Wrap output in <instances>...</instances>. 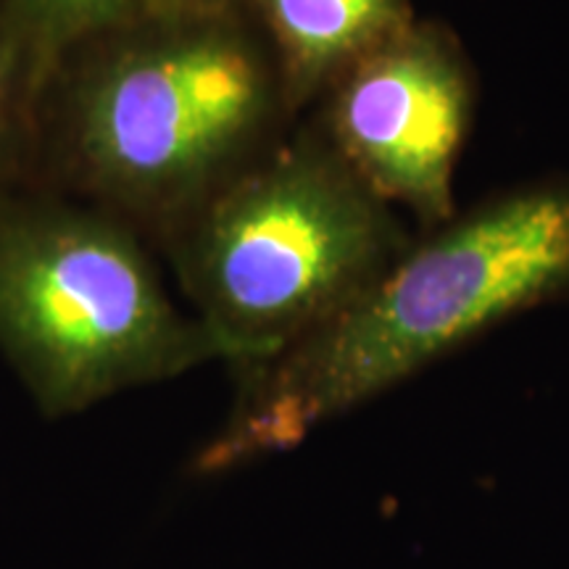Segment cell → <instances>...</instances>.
Wrapping results in <instances>:
<instances>
[{
	"instance_id": "4",
	"label": "cell",
	"mask_w": 569,
	"mask_h": 569,
	"mask_svg": "<svg viewBox=\"0 0 569 569\" xmlns=\"http://www.w3.org/2000/svg\"><path fill=\"white\" fill-rule=\"evenodd\" d=\"M0 351L48 417L227 361L177 309L138 227L17 184L0 188Z\"/></svg>"
},
{
	"instance_id": "9",
	"label": "cell",
	"mask_w": 569,
	"mask_h": 569,
	"mask_svg": "<svg viewBox=\"0 0 569 569\" xmlns=\"http://www.w3.org/2000/svg\"><path fill=\"white\" fill-rule=\"evenodd\" d=\"M230 11V0H146L140 17H184V13Z\"/></svg>"
},
{
	"instance_id": "8",
	"label": "cell",
	"mask_w": 569,
	"mask_h": 569,
	"mask_svg": "<svg viewBox=\"0 0 569 569\" xmlns=\"http://www.w3.org/2000/svg\"><path fill=\"white\" fill-rule=\"evenodd\" d=\"M40 90L24 40L0 9V188L38 156Z\"/></svg>"
},
{
	"instance_id": "3",
	"label": "cell",
	"mask_w": 569,
	"mask_h": 569,
	"mask_svg": "<svg viewBox=\"0 0 569 569\" xmlns=\"http://www.w3.org/2000/svg\"><path fill=\"white\" fill-rule=\"evenodd\" d=\"M240 375L336 317L411 246L317 127L267 148L163 238Z\"/></svg>"
},
{
	"instance_id": "1",
	"label": "cell",
	"mask_w": 569,
	"mask_h": 569,
	"mask_svg": "<svg viewBox=\"0 0 569 569\" xmlns=\"http://www.w3.org/2000/svg\"><path fill=\"white\" fill-rule=\"evenodd\" d=\"M569 290V182L519 188L409 246L336 317L240 375L203 475L288 451L467 340Z\"/></svg>"
},
{
	"instance_id": "5",
	"label": "cell",
	"mask_w": 569,
	"mask_h": 569,
	"mask_svg": "<svg viewBox=\"0 0 569 569\" xmlns=\"http://www.w3.org/2000/svg\"><path fill=\"white\" fill-rule=\"evenodd\" d=\"M472 106L459 48L432 27L409 24L327 88L317 132L382 201L440 227L453 219V169Z\"/></svg>"
},
{
	"instance_id": "7",
	"label": "cell",
	"mask_w": 569,
	"mask_h": 569,
	"mask_svg": "<svg viewBox=\"0 0 569 569\" xmlns=\"http://www.w3.org/2000/svg\"><path fill=\"white\" fill-rule=\"evenodd\" d=\"M146 0H3L0 9L24 40L42 96L53 71L88 42L138 19Z\"/></svg>"
},
{
	"instance_id": "2",
	"label": "cell",
	"mask_w": 569,
	"mask_h": 569,
	"mask_svg": "<svg viewBox=\"0 0 569 569\" xmlns=\"http://www.w3.org/2000/svg\"><path fill=\"white\" fill-rule=\"evenodd\" d=\"M288 117L272 53L230 11L138 17L48 80L38 153L98 209L167 238Z\"/></svg>"
},
{
	"instance_id": "6",
	"label": "cell",
	"mask_w": 569,
	"mask_h": 569,
	"mask_svg": "<svg viewBox=\"0 0 569 569\" xmlns=\"http://www.w3.org/2000/svg\"><path fill=\"white\" fill-rule=\"evenodd\" d=\"M284 111L319 103L361 56L409 27L403 0H259Z\"/></svg>"
}]
</instances>
